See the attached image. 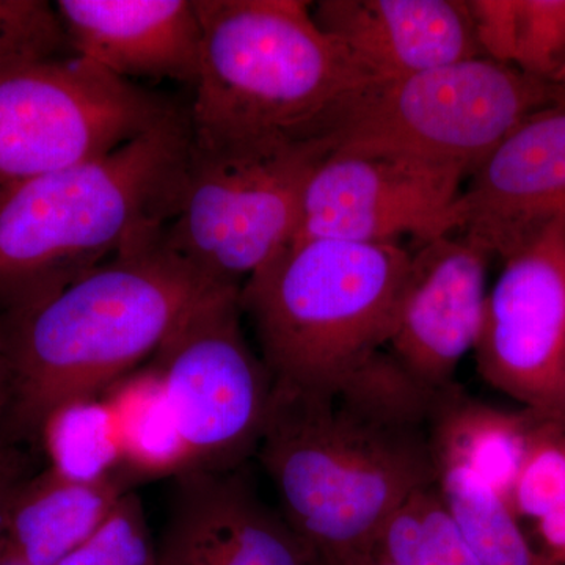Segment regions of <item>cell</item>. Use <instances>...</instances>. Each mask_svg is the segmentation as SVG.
<instances>
[{
	"label": "cell",
	"mask_w": 565,
	"mask_h": 565,
	"mask_svg": "<svg viewBox=\"0 0 565 565\" xmlns=\"http://www.w3.org/2000/svg\"><path fill=\"white\" fill-rule=\"evenodd\" d=\"M475 353L487 384L565 423V222L504 258Z\"/></svg>",
	"instance_id": "cell-10"
},
{
	"label": "cell",
	"mask_w": 565,
	"mask_h": 565,
	"mask_svg": "<svg viewBox=\"0 0 565 565\" xmlns=\"http://www.w3.org/2000/svg\"><path fill=\"white\" fill-rule=\"evenodd\" d=\"M463 177L399 156L332 150L308 180L291 243L388 244L412 234L423 244L456 233Z\"/></svg>",
	"instance_id": "cell-11"
},
{
	"label": "cell",
	"mask_w": 565,
	"mask_h": 565,
	"mask_svg": "<svg viewBox=\"0 0 565 565\" xmlns=\"http://www.w3.org/2000/svg\"><path fill=\"white\" fill-rule=\"evenodd\" d=\"M174 255L162 236L82 275L0 321L9 440L40 437L47 416L110 385L152 359L178 322L217 288Z\"/></svg>",
	"instance_id": "cell-2"
},
{
	"label": "cell",
	"mask_w": 565,
	"mask_h": 565,
	"mask_svg": "<svg viewBox=\"0 0 565 565\" xmlns=\"http://www.w3.org/2000/svg\"><path fill=\"white\" fill-rule=\"evenodd\" d=\"M555 84L559 85V87H563L565 90V70L563 71V73L559 74V76H557Z\"/></svg>",
	"instance_id": "cell-30"
},
{
	"label": "cell",
	"mask_w": 565,
	"mask_h": 565,
	"mask_svg": "<svg viewBox=\"0 0 565 565\" xmlns=\"http://www.w3.org/2000/svg\"><path fill=\"white\" fill-rule=\"evenodd\" d=\"M509 504L531 526L542 559L565 565V423H537Z\"/></svg>",
	"instance_id": "cell-22"
},
{
	"label": "cell",
	"mask_w": 565,
	"mask_h": 565,
	"mask_svg": "<svg viewBox=\"0 0 565 565\" xmlns=\"http://www.w3.org/2000/svg\"><path fill=\"white\" fill-rule=\"evenodd\" d=\"M202 62L188 107L193 150L207 154L329 141L375 84L319 28L311 2L195 0Z\"/></svg>",
	"instance_id": "cell-3"
},
{
	"label": "cell",
	"mask_w": 565,
	"mask_h": 565,
	"mask_svg": "<svg viewBox=\"0 0 565 565\" xmlns=\"http://www.w3.org/2000/svg\"><path fill=\"white\" fill-rule=\"evenodd\" d=\"M311 13L375 82L484 57L467 0H321Z\"/></svg>",
	"instance_id": "cell-15"
},
{
	"label": "cell",
	"mask_w": 565,
	"mask_h": 565,
	"mask_svg": "<svg viewBox=\"0 0 565 565\" xmlns=\"http://www.w3.org/2000/svg\"><path fill=\"white\" fill-rule=\"evenodd\" d=\"M332 145L207 154L191 148L167 247L215 285L243 288L296 236L305 189Z\"/></svg>",
	"instance_id": "cell-7"
},
{
	"label": "cell",
	"mask_w": 565,
	"mask_h": 565,
	"mask_svg": "<svg viewBox=\"0 0 565 565\" xmlns=\"http://www.w3.org/2000/svg\"><path fill=\"white\" fill-rule=\"evenodd\" d=\"M374 546L396 565H479L437 484L407 498L386 520Z\"/></svg>",
	"instance_id": "cell-24"
},
{
	"label": "cell",
	"mask_w": 565,
	"mask_h": 565,
	"mask_svg": "<svg viewBox=\"0 0 565 565\" xmlns=\"http://www.w3.org/2000/svg\"><path fill=\"white\" fill-rule=\"evenodd\" d=\"M188 107L118 150L0 185V310H24L162 236L191 163Z\"/></svg>",
	"instance_id": "cell-4"
},
{
	"label": "cell",
	"mask_w": 565,
	"mask_h": 565,
	"mask_svg": "<svg viewBox=\"0 0 565 565\" xmlns=\"http://www.w3.org/2000/svg\"><path fill=\"white\" fill-rule=\"evenodd\" d=\"M128 476L74 481L47 467L18 490L3 541L32 565H57L84 544L129 492Z\"/></svg>",
	"instance_id": "cell-17"
},
{
	"label": "cell",
	"mask_w": 565,
	"mask_h": 565,
	"mask_svg": "<svg viewBox=\"0 0 565 565\" xmlns=\"http://www.w3.org/2000/svg\"><path fill=\"white\" fill-rule=\"evenodd\" d=\"M70 50L120 79L195 85L202 21L195 0H58Z\"/></svg>",
	"instance_id": "cell-16"
},
{
	"label": "cell",
	"mask_w": 565,
	"mask_h": 565,
	"mask_svg": "<svg viewBox=\"0 0 565 565\" xmlns=\"http://www.w3.org/2000/svg\"><path fill=\"white\" fill-rule=\"evenodd\" d=\"M444 392L419 384L388 351L319 388L274 384L256 456L316 563L374 548L394 511L437 484Z\"/></svg>",
	"instance_id": "cell-1"
},
{
	"label": "cell",
	"mask_w": 565,
	"mask_h": 565,
	"mask_svg": "<svg viewBox=\"0 0 565 565\" xmlns=\"http://www.w3.org/2000/svg\"><path fill=\"white\" fill-rule=\"evenodd\" d=\"M490 256L465 234L435 237L412 253L386 349L427 388L444 392L455 386L457 367L478 344Z\"/></svg>",
	"instance_id": "cell-12"
},
{
	"label": "cell",
	"mask_w": 565,
	"mask_h": 565,
	"mask_svg": "<svg viewBox=\"0 0 565 565\" xmlns=\"http://www.w3.org/2000/svg\"><path fill=\"white\" fill-rule=\"evenodd\" d=\"M563 103L559 85L475 57L375 82L341 120L332 150L382 152L473 173L523 121Z\"/></svg>",
	"instance_id": "cell-6"
},
{
	"label": "cell",
	"mask_w": 565,
	"mask_h": 565,
	"mask_svg": "<svg viewBox=\"0 0 565 565\" xmlns=\"http://www.w3.org/2000/svg\"><path fill=\"white\" fill-rule=\"evenodd\" d=\"M438 490L479 565H548L511 504L471 471L438 468Z\"/></svg>",
	"instance_id": "cell-21"
},
{
	"label": "cell",
	"mask_w": 565,
	"mask_h": 565,
	"mask_svg": "<svg viewBox=\"0 0 565 565\" xmlns=\"http://www.w3.org/2000/svg\"><path fill=\"white\" fill-rule=\"evenodd\" d=\"M117 424L121 473L129 481L188 473V451L161 374L152 364L102 394Z\"/></svg>",
	"instance_id": "cell-19"
},
{
	"label": "cell",
	"mask_w": 565,
	"mask_h": 565,
	"mask_svg": "<svg viewBox=\"0 0 565 565\" xmlns=\"http://www.w3.org/2000/svg\"><path fill=\"white\" fill-rule=\"evenodd\" d=\"M241 316V288L217 286L152 355L188 451V473L236 471L262 441L274 379L245 340Z\"/></svg>",
	"instance_id": "cell-9"
},
{
	"label": "cell",
	"mask_w": 565,
	"mask_h": 565,
	"mask_svg": "<svg viewBox=\"0 0 565 565\" xmlns=\"http://www.w3.org/2000/svg\"><path fill=\"white\" fill-rule=\"evenodd\" d=\"M39 438L50 468L74 481L96 482L121 473L117 424L103 396L81 397L55 408Z\"/></svg>",
	"instance_id": "cell-23"
},
{
	"label": "cell",
	"mask_w": 565,
	"mask_h": 565,
	"mask_svg": "<svg viewBox=\"0 0 565 565\" xmlns=\"http://www.w3.org/2000/svg\"><path fill=\"white\" fill-rule=\"evenodd\" d=\"M565 222V103L523 121L473 172L456 207V233L508 258Z\"/></svg>",
	"instance_id": "cell-13"
},
{
	"label": "cell",
	"mask_w": 565,
	"mask_h": 565,
	"mask_svg": "<svg viewBox=\"0 0 565 565\" xmlns=\"http://www.w3.org/2000/svg\"><path fill=\"white\" fill-rule=\"evenodd\" d=\"M184 107L79 55L0 70V185L93 161Z\"/></svg>",
	"instance_id": "cell-8"
},
{
	"label": "cell",
	"mask_w": 565,
	"mask_h": 565,
	"mask_svg": "<svg viewBox=\"0 0 565 565\" xmlns=\"http://www.w3.org/2000/svg\"><path fill=\"white\" fill-rule=\"evenodd\" d=\"M57 565H158L140 498L122 494L103 525Z\"/></svg>",
	"instance_id": "cell-25"
},
{
	"label": "cell",
	"mask_w": 565,
	"mask_h": 565,
	"mask_svg": "<svg viewBox=\"0 0 565 565\" xmlns=\"http://www.w3.org/2000/svg\"><path fill=\"white\" fill-rule=\"evenodd\" d=\"M484 57L555 84L565 70V0H467Z\"/></svg>",
	"instance_id": "cell-20"
},
{
	"label": "cell",
	"mask_w": 565,
	"mask_h": 565,
	"mask_svg": "<svg viewBox=\"0 0 565 565\" xmlns=\"http://www.w3.org/2000/svg\"><path fill=\"white\" fill-rule=\"evenodd\" d=\"M7 401H9V366H7L6 349L0 334V419L6 414Z\"/></svg>",
	"instance_id": "cell-28"
},
{
	"label": "cell",
	"mask_w": 565,
	"mask_h": 565,
	"mask_svg": "<svg viewBox=\"0 0 565 565\" xmlns=\"http://www.w3.org/2000/svg\"><path fill=\"white\" fill-rule=\"evenodd\" d=\"M28 478L24 456L14 446H0V541L6 537L14 497Z\"/></svg>",
	"instance_id": "cell-27"
},
{
	"label": "cell",
	"mask_w": 565,
	"mask_h": 565,
	"mask_svg": "<svg viewBox=\"0 0 565 565\" xmlns=\"http://www.w3.org/2000/svg\"><path fill=\"white\" fill-rule=\"evenodd\" d=\"M158 565H319L234 471L178 476Z\"/></svg>",
	"instance_id": "cell-14"
},
{
	"label": "cell",
	"mask_w": 565,
	"mask_h": 565,
	"mask_svg": "<svg viewBox=\"0 0 565 565\" xmlns=\"http://www.w3.org/2000/svg\"><path fill=\"white\" fill-rule=\"evenodd\" d=\"M338 565H396L393 561H390L388 557L382 555L377 548L367 550V552L360 553V555H355L349 557V559L343 561V563Z\"/></svg>",
	"instance_id": "cell-29"
},
{
	"label": "cell",
	"mask_w": 565,
	"mask_h": 565,
	"mask_svg": "<svg viewBox=\"0 0 565 565\" xmlns=\"http://www.w3.org/2000/svg\"><path fill=\"white\" fill-rule=\"evenodd\" d=\"M70 50L57 10L44 0H0V70Z\"/></svg>",
	"instance_id": "cell-26"
},
{
	"label": "cell",
	"mask_w": 565,
	"mask_h": 565,
	"mask_svg": "<svg viewBox=\"0 0 565 565\" xmlns=\"http://www.w3.org/2000/svg\"><path fill=\"white\" fill-rule=\"evenodd\" d=\"M412 253L396 243L286 245L241 288L275 385L319 388L385 351Z\"/></svg>",
	"instance_id": "cell-5"
},
{
	"label": "cell",
	"mask_w": 565,
	"mask_h": 565,
	"mask_svg": "<svg viewBox=\"0 0 565 565\" xmlns=\"http://www.w3.org/2000/svg\"><path fill=\"white\" fill-rule=\"evenodd\" d=\"M542 418L526 408L511 412L471 399L457 385L445 390L434 426L437 471L444 467L471 471L509 503Z\"/></svg>",
	"instance_id": "cell-18"
}]
</instances>
